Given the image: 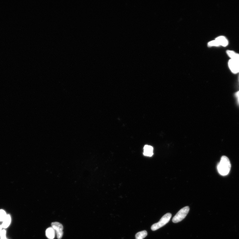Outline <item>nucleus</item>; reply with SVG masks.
I'll return each instance as SVG.
<instances>
[{
  "label": "nucleus",
  "instance_id": "nucleus-1",
  "mask_svg": "<svg viewBox=\"0 0 239 239\" xmlns=\"http://www.w3.org/2000/svg\"><path fill=\"white\" fill-rule=\"evenodd\" d=\"M231 169V164L228 158L225 156H222L217 166L218 173L222 176L227 175Z\"/></svg>",
  "mask_w": 239,
  "mask_h": 239
},
{
  "label": "nucleus",
  "instance_id": "nucleus-2",
  "mask_svg": "<svg viewBox=\"0 0 239 239\" xmlns=\"http://www.w3.org/2000/svg\"><path fill=\"white\" fill-rule=\"evenodd\" d=\"M172 217V214L168 213L162 217L159 222L153 225L151 227V229L152 231H155L162 227L169 221Z\"/></svg>",
  "mask_w": 239,
  "mask_h": 239
},
{
  "label": "nucleus",
  "instance_id": "nucleus-3",
  "mask_svg": "<svg viewBox=\"0 0 239 239\" xmlns=\"http://www.w3.org/2000/svg\"><path fill=\"white\" fill-rule=\"evenodd\" d=\"M188 206H186L179 210L172 219V222L175 223L179 222L183 220L187 216L189 211Z\"/></svg>",
  "mask_w": 239,
  "mask_h": 239
},
{
  "label": "nucleus",
  "instance_id": "nucleus-4",
  "mask_svg": "<svg viewBox=\"0 0 239 239\" xmlns=\"http://www.w3.org/2000/svg\"><path fill=\"white\" fill-rule=\"evenodd\" d=\"M51 226L55 230L58 239H61L64 234L63 232L64 228L63 225L59 222H55L52 223Z\"/></svg>",
  "mask_w": 239,
  "mask_h": 239
},
{
  "label": "nucleus",
  "instance_id": "nucleus-5",
  "mask_svg": "<svg viewBox=\"0 0 239 239\" xmlns=\"http://www.w3.org/2000/svg\"><path fill=\"white\" fill-rule=\"evenodd\" d=\"M229 66L231 71L234 73L239 72V62L230 60L229 62Z\"/></svg>",
  "mask_w": 239,
  "mask_h": 239
},
{
  "label": "nucleus",
  "instance_id": "nucleus-6",
  "mask_svg": "<svg viewBox=\"0 0 239 239\" xmlns=\"http://www.w3.org/2000/svg\"><path fill=\"white\" fill-rule=\"evenodd\" d=\"M153 148L151 146L145 145L144 148V155L149 157L152 156L153 154Z\"/></svg>",
  "mask_w": 239,
  "mask_h": 239
},
{
  "label": "nucleus",
  "instance_id": "nucleus-7",
  "mask_svg": "<svg viewBox=\"0 0 239 239\" xmlns=\"http://www.w3.org/2000/svg\"><path fill=\"white\" fill-rule=\"evenodd\" d=\"M227 54L229 57L234 61L239 62V54L232 51L228 50L226 51Z\"/></svg>",
  "mask_w": 239,
  "mask_h": 239
},
{
  "label": "nucleus",
  "instance_id": "nucleus-8",
  "mask_svg": "<svg viewBox=\"0 0 239 239\" xmlns=\"http://www.w3.org/2000/svg\"><path fill=\"white\" fill-rule=\"evenodd\" d=\"M55 230L52 227L48 228L46 230V235L48 239H53L55 237Z\"/></svg>",
  "mask_w": 239,
  "mask_h": 239
},
{
  "label": "nucleus",
  "instance_id": "nucleus-9",
  "mask_svg": "<svg viewBox=\"0 0 239 239\" xmlns=\"http://www.w3.org/2000/svg\"><path fill=\"white\" fill-rule=\"evenodd\" d=\"M215 40L220 45L226 47L228 45V40L224 36H220L216 38Z\"/></svg>",
  "mask_w": 239,
  "mask_h": 239
},
{
  "label": "nucleus",
  "instance_id": "nucleus-10",
  "mask_svg": "<svg viewBox=\"0 0 239 239\" xmlns=\"http://www.w3.org/2000/svg\"><path fill=\"white\" fill-rule=\"evenodd\" d=\"M3 222L2 227L5 229L8 228L10 225L11 222V218L10 215H7L5 219Z\"/></svg>",
  "mask_w": 239,
  "mask_h": 239
},
{
  "label": "nucleus",
  "instance_id": "nucleus-11",
  "mask_svg": "<svg viewBox=\"0 0 239 239\" xmlns=\"http://www.w3.org/2000/svg\"><path fill=\"white\" fill-rule=\"evenodd\" d=\"M147 232L145 230L139 232L136 234V239H143L147 237Z\"/></svg>",
  "mask_w": 239,
  "mask_h": 239
},
{
  "label": "nucleus",
  "instance_id": "nucleus-12",
  "mask_svg": "<svg viewBox=\"0 0 239 239\" xmlns=\"http://www.w3.org/2000/svg\"><path fill=\"white\" fill-rule=\"evenodd\" d=\"M7 215L5 210H0V222L3 221L5 219Z\"/></svg>",
  "mask_w": 239,
  "mask_h": 239
},
{
  "label": "nucleus",
  "instance_id": "nucleus-13",
  "mask_svg": "<svg viewBox=\"0 0 239 239\" xmlns=\"http://www.w3.org/2000/svg\"><path fill=\"white\" fill-rule=\"evenodd\" d=\"M208 45L209 46H218L220 45L216 40H214L209 42L208 43Z\"/></svg>",
  "mask_w": 239,
  "mask_h": 239
},
{
  "label": "nucleus",
  "instance_id": "nucleus-14",
  "mask_svg": "<svg viewBox=\"0 0 239 239\" xmlns=\"http://www.w3.org/2000/svg\"><path fill=\"white\" fill-rule=\"evenodd\" d=\"M6 231L5 229L2 231L0 233V239H7L6 237Z\"/></svg>",
  "mask_w": 239,
  "mask_h": 239
},
{
  "label": "nucleus",
  "instance_id": "nucleus-15",
  "mask_svg": "<svg viewBox=\"0 0 239 239\" xmlns=\"http://www.w3.org/2000/svg\"><path fill=\"white\" fill-rule=\"evenodd\" d=\"M237 97L239 101V91L238 92H237Z\"/></svg>",
  "mask_w": 239,
  "mask_h": 239
},
{
  "label": "nucleus",
  "instance_id": "nucleus-16",
  "mask_svg": "<svg viewBox=\"0 0 239 239\" xmlns=\"http://www.w3.org/2000/svg\"><path fill=\"white\" fill-rule=\"evenodd\" d=\"M2 226H1V225H0V233H1V232H2Z\"/></svg>",
  "mask_w": 239,
  "mask_h": 239
}]
</instances>
